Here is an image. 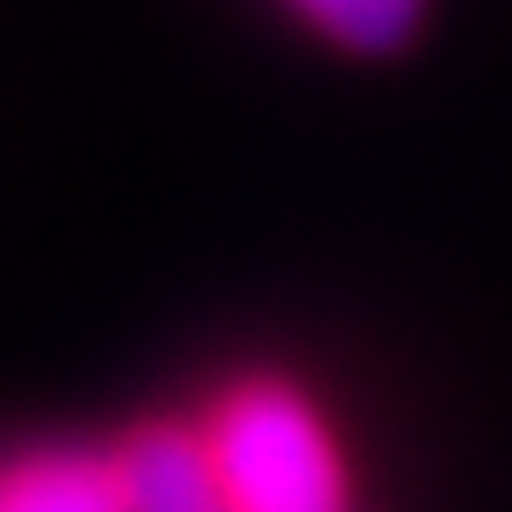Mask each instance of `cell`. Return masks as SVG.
<instances>
[{
	"instance_id": "6da1fadb",
	"label": "cell",
	"mask_w": 512,
	"mask_h": 512,
	"mask_svg": "<svg viewBox=\"0 0 512 512\" xmlns=\"http://www.w3.org/2000/svg\"><path fill=\"white\" fill-rule=\"evenodd\" d=\"M205 448L231 512H346V455L320 410L282 378H244L205 416Z\"/></svg>"
},
{
	"instance_id": "7a4b0ae2",
	"label": "cell",
	"mask_w": 512,
	"mask_h": 512,
	"mask_svg": "<svg viewBox=\"0 0 512 512\" xmlns=\"http://www.w3.org/2000/svg\"><path fill=\"white\" fill-rule=\"evenodd\" d=\"M116 474H122L128 512H231L199 429H180V423L135 429L116 448Z\"/></svg>"
},
{
	"instance_id": "3957f363",
	"label": "cell",
	"mask_w": 512,
	"mask_h": 512,
	"mask_svg": "<svg viewBox=\"0 0 512 512\" xmlns=\"http://www.w3.org/2000/svg\"><path fill=\"white\" fill-rule=\"evenodd\" d=\"M0 512H128L116 455L39 448L0 468Z\"/></svg>"
},
{
	"instance_id": "277c9868",
	"label": "cell",
	"mask_w": 512,
	"mask_h": 512,
	"mask_svg": "<svg viewBox=\"0 0 512 512\" xmlns=\"http://www.w3.org/2000/svg\"><path fill=\"white\" fill-rule=\"evenodd\" d=\"M288 7L346 52H397L423 20V0H288Z\"/></svg>"
}]
</instances>
